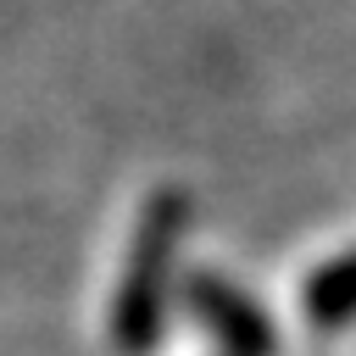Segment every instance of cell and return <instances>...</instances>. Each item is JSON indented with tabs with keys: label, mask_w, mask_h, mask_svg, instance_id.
I'll return each instance as SVG.
<instances>
[{
	"label": "cell",
	"mask_w": 356,
	"mask_h": 356,
	"mask_svg": "<svg viewBox=\"0 0 356 356\" xmlns=\"http://www.w3.org/2000/svg\"><path fill=\"white\" fill-rule=\"evenodd\" d=\"M356 306V250H339L328 267L312 273L306 284V312L312 317H345Z\"/></svg>",
	"instance_id": "6da1fadb"
}]
</instances>
